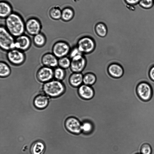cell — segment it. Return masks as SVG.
<instances>
[{
	"label": "cell",
	"mask_w": 154,
	"mask_h": 154,
	"mask_svg": "<svg viewBox=\"0 0 154 154\" xmlns=\"http://www.w3.org/2000/svg\"><path fill=\"white\" fill-rule=\"evenodd\" d=\"M5 27L14 37L23 34L25 30V23L18 14L13 12L5 19Z\"/></svg>",
	"instance_id": "6da1fadb"
},
{
	"label": "cell",
	"mask_w": 154,
	"mask_h": 154,
	"mask_svg": "<svg viewBox=\"0 0 154 154\" xmlns=\"http://www.w3.org/2000/svg\"><path fill=\"white\" fill-rule=\"evenodd\" d=\"M42 90L44 94L47 96L55 98L63 95L66 91V87L63 81L54 79L43 83Z\"/></svg>",
	"instance_id": "7a4b0ae2"
},
{
	"label": "cell",
	"mask_w": 154,
	"mask_h": 154,
	"mask_svg": "<svg viewBox=\"0 0 154 154\" xmlns=\"http://www.w3.org/2000/svg\"><path fill=\"white\" fill-rule=\"evenodd\" d=\"M7 30L5 26L0 28V47L1 49L8 51L15 48V39Z\"/></svg>",
	"instance_id": "3957f363"
},
{
	"label": "cell",
	"mask_w": 154,
	"mask_h": 154,
	"mask_svg": "<svg viewBox=\"0 0 154 154\" xmlns=\"http://www.w3.org/2000/svg\"><path fill=\"white\" fill-rule=\"evenodd\" d=\"M71 49L69 44L64 40H60L55 42L52 48V53L58 59L67 56Z\"/></svg>",
	"instance_id": "277c9868"
},
{
	"label": "cell",
	"mask_w": 154,
	"mask_h": 154,
	"mask_svg": "<svg viewBox=\"0 0 154 154\" xmlns=\"http://www.w3.org/2000/svg\"><path fill=\"white\" fill-rule=\"evenodd\" d=\"M6 57L9 62L15 66L21 65L26 60V55L24 51L16 48L7 51Z\"/></svg>",
	"instance_id": "5b68a950"
},
{
	"label": "cell",
	"mask_w": 154,
	"mask_h": 154,
	"mask_svg": "<svg viewBox=\"0 0 154 154\" xmlns=\"http://www.w3.org/2000/svg\"><path fill=\"white\" fill-rule=\"evenodd\" d=\"M79 51L83 54H87L92 52L95 47L93 39L89 36H85L80 38L77 43Z\"/></svg>",
	"instance_id": "8992f818"
},
{
	"label": "cell",
	"mask_w": 154,
	"mask_h": 154,
	"mask_svg": "<svg viewBox=\"0 0 154 154\" xmlns=\"http://www.w3.org/2000/svg\"><path fill=\"white\" fill-rule=\"evenodd\" d=\"M137 92L140 98L144 101H147L151 98L152 91L150 85L146 82H141L137 88Z\"/></svg>",
	"instance_id": "52a82bcc"
},
{
	"label": "cell",
	"mask_w": 154,
	"mask_h": 154,
	"mask_svg": "<svg viewBox=\"0 0 154 154\" xmlns=\"http://www.w3.org/2000/svg\"><path fill=\"white\" fill-rule=\"evenodd\" d=\"M36 76L39 82L45 83L54 78V69L52 68L43 66L38 70Z\"/></svg>",
	"instance_id": "ba28073f"
},
{
	"label": "cell",
	"mask_w": 154,
	"mask_h": 154,
	"mask_svg": "<svg viewBox=\"0 0 154 154\" xmlns=\"http://www.w3.org/2000/svg\"><path fill=\"white\" fill-rule=\"evenodd\" d=\"M25 30L30 35L34 36L40 32L42 25L39 20L35 17L28 19L25 23Z\"/></svg>",
	"instance_id": "9c48e42d"
},
{
	"label": "cell",
	"mask_w": 154,
	"mask_h": 154,
	"mask_svg": "<svg viewBox=\"0 0 154 154\" xmlns=\"http://www.w3.org/2000/svg\"><path fill=\"white\" fill-rule=\"evenodd\" d=\"M70 68L73 72H82L86 65V60L83 54L72 58Z\"/></svg>",
	"instance_id": "30bf717a"
},
{
	"label": "cell",
	"mask_w": 154,
	"mask_h": 154,
	"mask_svg": "<svg viewBox=\"0 0 154 154\" xmlns=\"http://www.w3.org/2000/svg\"><path fill=\"white\" fill-rule=\"evenodd\" d=\"M66 129L70 132L75 134H79L82 132L81 123L79 121L74 117L68 118L65 122Z\"/></svg>",
	"instance_id": "8fae6325"
},
{
	"label": "cell",
	"mask_w": 154,
	"mask_h": 154,
	"mask_svg": "<svg viewBox=\"0 0 154 154\" xmlns=\"http://www.w3.org/2000/svg\"><path fill=\"white\" fill-rule=\"evenodd\" d=\"M31 45V41L28 35L23 34L15 39V48L24 51L29 49Z\"/></svg>",
	"instance_id": "7c38bea8"
},
{
	"label": "cell",
	"mask_w": 154,
	"mask_h": 154,
	"mask_svg": "<svg viewBox=\"0 0 154 154\" xmlns=\"http://www.w3.org/2000/svg\"><path fill=\"white\" fill-rule=\"evenodd\" d=\"M58 60L52 53H47L42 55L41 62L43 66L53 69L58 66Z\"/></svg>",
	"instance_id": "4fadbf2b"
},
{
	"label": "cell",
	"mask_w": 154,
	"mask_h": 154,
	"mask_svg": "<svg viewBox=\"0 0 154 154\" xmlns=\"http://www.w3.org/2000/svg\"><path fill=\"white\" fill-rule=\"evenodd\" d=\"M49 99L48 96L45 94H40L37 95L33 100V104L38 109H43L48 105Z\"/></svg>",
	"instance_id": "5bb4252c"
},
{
	"label": "cell",
	"mask_w": 154,
	"mask_h": 154,
	"mask_svg": "<svg viewBox=\"0 0 154 154\" xmlns=\"http://www.w3.org/2000/svg\"><path fill=\"white\" fill-rule=\"evenodd\" d=\"M80 96L86 100L91 99L94 96V91L91 86L82 84L78 88Z\"/></svg>",
	"instance_id": "9a60e30c"
},
{
	"label": "cell",
	"mask_w": 154,
	"mask_h": 154,
	"mask_svg": "<svg viewBox=\"0 0 154 154\" xmlns=\"http://www.w3.org/2000/svg\"><path fill=\"white\" fill-rule=\"evenodd\" d=\"M108 71L111 76L116 78L121 77L124 73L122 66L117 63H112L110 64L108 68Z\"/></svg>",
	"instance_id": "2e32d148"
},
{
	"label": "cell",
	"mask_w": 154,
	"mask_h": 154,
	"mask_svg": "<svg viewBox=\"0 0 154 154\" xmlns=\"http://www.w3.org/2000/svg\"><path fill=\"white\" fill-rule=\"evenodd\" d=\"M83 78L81 72H72L69 79V83L74 87L79 88L83 84Z\"/></svg>",
	"instance_id": "e0dca14e"
},
{
	"label": "cell",
	"mask_w": 154,
	"mask_h": 154,
	"mask_svg": "<svg viewBox=\"0 0 154 154\" xmlns=\"http://www.w3.org/2000/svg\"><path fill=\"white\" fill-rule=\"evenodd\" d=\"M45 145L41 140H36L31 144L30 151L31 154H43L45 149Z\"/></svg>",
	"instance_id": "ac0fdd59"
},
{
	"label": "cell",
	"mask_w": 154,
	"mask_h": 154,
	"mask_svg": "<svg viewBox=\"0 0 154 154\" xmlns=\"http://www.w3.org/2000/svg\"><path fill=\"white\" fill-rule=\"evenodd\" d=\"M12 9L8 2L2 1L0 3V16L2 19H5L12 13Z\"/></svg>",
	"instance_id": "d6986e66"
},
{
	"label": "cell",
	"mask_w": 154,
	"mask_h": 154,
	"mask_svg": "<svg viewBox=\"0 0 154 154\" xmlns=\"http://www.w3.org/2000/svg\"><path fill=\"white\" fill-rule=\"evenodd\" d=\"M33 42L36 47L41 48L44 46L45 44L46 38L45 35L40 32L33 36Z\"/></svg>",
	"instance_id": "ffe728a7"
},
{
	"label": "cell",
	"mask_w": 154,
	"mask_h": 154,
	"mask_svg": "<svg viewBox=\"0 0 154 154\" xmlns=\"http://www.w3.org/2000/svg\"><path fill=\"white\" fill-rule=\"evenodd\" d=\"M74 15L73 10L69 7L64 8L62 10L61 19L65 22H67L71 20Z\"/></svg>",
	"instance_id": "44dd1931"
},
{
	"label": "cell",
	"mask_w": 154,
	"mask_h": 154,
	"mask_svg": "<svg viewBox=\"0 0 154 154\" xmlns=\"http://www.w3.org/2000/svg\"><path fill=\"white\" fill-rule=\"evenodd\" d=\"M62 10L58 5L53 6L49 11L50 17L54 20H58L61 19Z\"/></svg>",
	"instance_id": "7402d4cb"
},
{
	"label": "cell",
	"mask_w": 154,
	"mask_h": 154,
	"mask_svg": "<svg viewBox=\"0 0 154 154\" xmlns=\"http://www.w3.org/2000/svg\"><path fill=\"white\" fill-rule=\"evenodd\" d=\"M11 70L9 65L4 61L0 62V76L1 78H5L9 76Z\"/></svg>",
	"instance_id": "603a6c76"
},
{
	"label": "cell",
	"mask_w": 154,
	"mask_h": 154,
	"mask_svg": "<svg viewBox=\"0 0 154 154\" xmlns=\"http://www.w3.org/2000/svg\"><path fill=\"white\" fill-rule=\"evenodd\" d=\"M66 76V70L59 66L54 69V78L58 81H63Z\"/></svg>",
	"instance_id": "cb8c5ba5"
},
{
	"label": "cell",
	"mask_w": 154,
	"mask_h": 154,
	"mask_svg": "<svg viewBox=\"0 0 154 154\" xmlns=\"http://www.w3.org/2000/svg\"><path fill=\"white\" fill-rule=\"evenodd\" d=\"M96 79V76L94 74L87 73L83 75V84L91 86L95 83Z\"/></svg>",
	"instance_id": "d4e9b609"
},
{
	"label": "cell",
	"mask_w": 154,
	"mask_h": 154,
	"mask_svg": "<svg viewBox=\"0 0 154 154\" xmlns=\"http://www.w3.org/2000/svg\"><path fill=\"white\" fill-rule=\"evenodd\" d=\"M82 131L85 134H90L92 133L94 127L93 123L89 121H85L81 123Z\"/></svg>",
	"instance_id": "484cf974"
},
{
	"label": "cell",
	"mask_w": 154,
	"mask_h": 154,
	"mask_svg": "<svg viewBox=\"0 0 154 154\" xmlns=\"http://www.w3.org/2000/svg\"><path fill=\"white\" fill-rule=\"evenodd\" d=\"M71 59L68 56L63 57L58 59V66L65 69L70 67Z\"/></svg>",
	"instance_id": "4316f807"
},
{
	"label": "cell",
	"mask_w": 154,
	"mask_h": 154,
	"mask_svg": "<svg viewBox=\"0 0 154 154\" xmlns=\"http://www.w3.org/2000/svg\"><path fill=\"white\" fill-rule=\"evenodd\" d=\"M95 31L97 35L101 37L105 36L107 32L106 25L103 23H98L96 25Z\"/></svg>",
	"instance_id": "83f0119b"
},
{
	"label": "cell",
	"mask_w": 154,
	"mask_h": 154,
	"mask_svg": "<svg viewBox=\"0 0 154 154\" xmlns=\"http://www.w3.org/2000/svg\"><path fill=\"white\" fill-rule=\"evenodd\" d=\"M138 5L143 9H150L154 5V0H140Z\"/></svg>",
	"instance_id": "f1b7e54d"
},
{
	"label": "cell",
	"mask_w": 154,
	"mask_h": 154,
	"mask_svg": "<svg viewBox=\"0 0 154 154\" xmlns=\"http://www.w3.org/2000/svg\"><path fill=\"white\" fill-rule=\"evenodd\" d=\"M152 152V148L149 144L145 143L142 146L140 149L141 154H151Z\"/></svg>",
	"instance_id": "f546056e"
},
{
	"label": "cell",
	"mask_w": 154,
	"mask_h": 154,
	"mask_svg": "<svg viewBox=\"0 0 154 154\" xmlns=\"http://www.w3.org/2000/svg\"><path fill=\"white\" fill-rule=\"evenodd\" d=\"M140 0H125L129 10L138 5Z\"/></svg>",
	"instance_id": "4dcf8cb0"
},
{
	"label": "cell",
	"mask_w": 154,
	"mask_h": 154,
	"mask_svg": "<svg viewBox=\"0 0 154 154\" xmlns=\"http://www.w3.org/2000/svg\"><path fill=\"white\" fill-rule=\"evenodd\" d=\"M149 75L151 79L154 81V66L152 67L150 69Z\"/></svg>",
	"instance_id": "1f68e13d"
},
{
	"label": "cell",
	"mask_w": 154,
	"mask_h": 154,
	"mask_svg": "<svg viewBox=\"0 0 154 154\" xmlns=\"http://www.w3.org/2000/svg\"><path fill=\"white\" fill-rule=\"evenodd\" d=\"M136 154H141V153H138Z\"/></svg>",
	"instance_id": "d6a6232c"
}]
</instances>
